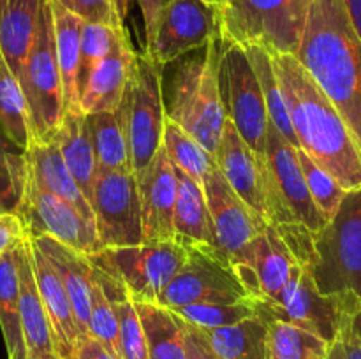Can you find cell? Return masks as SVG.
<instances>
[{
  "instance_id": "obj_1",
  "label": "cell",
  "mask_w": 361,
  "mask_h": 359,
  "mask_svg": "<svg viewBox=\"0 0 361 359\" xmlns=\"http://www.w3.org/2000/svg\"><path fill=\"white\" fill-rule=\"evenodd\" d=\"M300 148L345 190L361 187V148L334 102L291 53H270Z\"/></svg>"
},
{
  "instance_id": "obj_2",
  "label": "cell",
  "mask_w": 361,
  "mask_h": 359,
  "mask_svg": "<svg viewBox=\"0 0 361 359\" xmlns=\"http://www.w3.org/2000/svg\"><path fill=\"white\" fill-rule=\"evenodd\" d=\"M296 60L342 115L361 148V42L344 0H312Z\"/></svg>"
},
{
  "instance_id": "obj_3",
  "label": "cell",
  "mask_w": 361,
  "mask_h": 359,
  "mask_svg": "<svg viewBox=\"0 0 361 359\" xmlns=\"http://www.w3.org/2000/svg\"><path fill=\"white\" fill-rule=\"evenodd\" d=\"M222 51L219 32L207 46L173 60L168 84H162L166 118L175 122L215 157L226 116L219 95L217 69Z\"/></svg>"
},
{
  "instance_id": "obj_4",
  "label": "cell",
  "mask_w": 361,
  "mask_h": 359,
  "mask_svg": "<svg viewBox=\"0 0 361 359\" xmlns=\"http://www.w3.org/2000/svg\"><path fill=\"white\" fill-rule=\"evenodd\" d=\"M309 267L321 294L361 299V187L348 190L334 218L314 234Z\"/></svg>"
},
{
  "instance_id": "obj_5",
  "label": "cell",
  "mask_w": 361,
  "mask_h": 359,
  "mask_svg": "<svg viewBox=\"0 0 361 359\" xmlns=\"http://www.w3.org/2000/svg\"><path fill=\"white\" fill-rule=\"evenodd\" d=\"M312 0H228L217 6L224 41L295 55Z\"/></svg>"
},
{
  "instance_id": "obj_6",
  "label": "cell",
  "mask_w": 361,
  "mask_h": 359,
  "mask_svg": "<svg viewBox=\"0 0 361 359\" xmlns=\"http://www.w3.org/2000/svg\"><path fill=\"white\" fill-rule=\"evenodd\" d=\"M18 81L27 102L30 141H51L63 118L62 80L55 51L51 0H42L34 41Z\"/></svg>"
},
{
  "instance_id": "obj_7",
  "label": "cell",
  "mask_w": 361,
  "mask_h": 359,
  "mask_svg": "<svg viewBox=\"0 0 361 359\" xmlns=\"http://www.w3.org/2000/svg\"><path fill=\"white\" fill-rule=\"evenodd\" d=\"M129 144L130 171L141 175L162 144L166 111L162 65L147 51L136 55L118 108Z\"/></svg>"
},
{
  "instance_id": "obj_8",
  "label": "cell",
  "mask_w": 361,
  "mask_h": 359,
  "mask_svg": "<svg viewBox=\"0 0 361 359\" xmlns=\"http://www.w3.org/2000/svg\"><path fill=\"white\" fill-rule=\"evenodd\" d=\"M185 257V246L173 239L101 248L88 259L97 270L118 280L134 303H157L166 285L183 266Z\"/></svg>"
},
{
  "instance_id": "obj_9",
  "label": "cell",
  "mask_w": 361,
  "mask_h": 359,
  "mask_svg": "<svg viewBox=\"0 0 361 359\" xmlns=\"http://www.w3.org/2000/svg\"><path fill=\"white\" fill-rule=\"evenodd\" d=\"M219 95L226 120L250 146L261 162H267L268 111L254 67L243 46L222 39L217 69Z\"/></svg>"
},
{
  "instance_id": "obj_10",
  "label": "cell",
  "mask_w": 361,
  "mask_h": 359,
  "mask_svg": "<svg viewBox=\"0 0 361 359\" xmlns=\"http://www.w3.org/2000/svg\"><path fill=\"white\" fill-rule=\"evenodd\" d=\"M256 315L264 322L282 320L303 327L330 344L341 322L344 296L321 294L312 273L303 264H296L275 301L252 299Z\"/></svg>"
},
{
  "instance_id": "obj_11",
  "label": "cell",
  "mask_w": 361,
  "mask_h": 359,
  "mask_svg": "<svg viewBox=\"0 0 361 359\" xmlns=\"http://www.w3.org/2000/svg\"><path fill=\"white\" fill-rule=\"evenodd\" d=\"M16 215L23 222L28 238L48 236L85 256L102 248L94 222L87 220L73 204L42 189L28 171Z\"/></svg>"
},
{
  "instance_id": "obj_12",
  "label": "cell",
  "mask_w": 361,
  "mask_h": 359,
  "mask_svg": "<svg viewBox=\"0 0 361 359\" xmlns=\"http://www.w3.org/2000/svg\"><path fill=\"white\" fill-rule=\"evenodd\" d=\"M185 248V263L161 292L157 305L178 310L190 303L240 301L249 298L231 266L217 250L204 246Z\"/></svg>"
},
{
  "instance_id": "obj_13",
  "label": "cell",
  "mask_w": 361,
  "mask_h": 359,
  "mask_svg": "<svg viewBox=\"0 0 361 359\" xmlns=\"http://www.w3.org/2000/svg\"><path fill=\"white\" fill-rule=\"evenodd\" d=\"M90 204L102 248L143 243L140 194L133 172L99 171Z\"/></svg>"
},
{
  "instance_id": "obj_14",
  "label": "cell",
  "mask_w": 361,
  "mask_h": 359,
  "mask_svg": "<svg viewBox=\"0 0 361 359\" xmlns=\"http://www.w3.org/2000/svg\"><path fill=\"white\" fill-rule=\"evenodd\" d=\"M221 32L219 9L204 0H168L157 32L145 51L162 67L207 46Z\"/></svg>"
},
{
  "instance_id": "obj_15",
  "label": "cell",
  "mask_w": 361,
  "mask_h": 359,
  "mask_svg": "<svg viewBox=\"0 0 361 359\" xmlns=\"http://www.w3.org/2000/svg\"><path fill=\"white\" fill-rule=\"evenodd\" d=\"M298 260L270 225L229 259V266L247 296L259 301L279 298Z\"/></svg>"
},
{
  "instance_id": "obj_16",
  "label": "cell",
  "mask_w": 361,
  "mask_h": 359,
  "mask_svg": "<svg viewBox=\"0 0 361 359\" xmlns=\"http://www.w3.org/2000/svg\"><path fill=\"white\" fill-rule=\"evenodd\" d=\"M203 192L212 218L215 250L229 264L238 250L267 229V222L240 199L219 168L207 176Z\"/></svg>"
},
{
  "instance_id": "obj_17",
  "label": "cell",
  "mask_w": 361,
  "mask_h": 359,
  "mask_svg": "<svg viewBox=\"0 0 361 359\" xmlns=\"http://www.w3.org/2000/svg\"><path fill=\"white\" fill-rule=\"evenodd\" d=\"M298 148L293 146L271 123L267 130V168L274 178L282 201L296 220L305 225L312 234H317L326 225V218L317 210L309 187L305 183L302 165L298 160Z\"/></svg>"
},
{
  "instance_id": "obj_18",
  "label": "cell",
  "mask_w": 361,
  "mask_h": 359,
  "mask_svg": "<svg viewBox=\"0 0 361 359\" xmlns=\"http://www.w3.org/2000/svg\"><path fill=\"white\" fill-rule=\"evenodd\" d=\"M136 182L137 194H140L143 241H173L176 172L162 144L145 171L136 176Z\"/></svg>"
},
{
  "instance_id": "obj_19",
  "label": "cell",
  "mask_w": 361,
  "mask_h": 359,
  "mask_svg": "<svg viewBox=\"0 0 361 359\" xmlns=\"http://www.w3.org/2000/svg\"><path fill=\"white\" fill-rule=\"evenodd\" d=\"M215 162L226 182L238 194L240 199L264 220V210H267L264 192L270 175L267 162H261L256 157V153L250 150L249 144L240 137L233 123H229L228 120L222 130L221 143L215 151Z\"/></svg>"
},
{
  "instance_id": "obj_20",
  "label": "cell",
  "mask_w": 361,
  "mask_h": 359,
  "mask_svg": "<svg viewBox=\"0 0 361 359\" xmlns=\"http://www.w3.org/2000/svg\"><path fill=\"white\" fill-rule=\"evenodd\" d=\"M30 263L39 298H41L46 315H48L49 324H51L56 355H59V359H76L74 354H76V344L80 340V333H78L69 294H67L55 267L48 263V259L42 256L41 250L32 241Z\"/></svg>"
},
{
  "instance_id": "obj_21",
  "label": "cell",
  "mask_w": 361,
  "mask_h": 359,
  "mask_svg": "<svg viewBox=\"0 0 361 359\" xmlns=\"http://www.w3.org/2000/svg\"><path fill=\"white\" fill-rule=\"evenodd\" d=\"M136 55L127 30H122L111 51L95 65L81 90L80 106L85 115L115 111L118 108Z\"/></svg>"
},
{
  "instance_id": "obj_22",
  "label": "cell",
  "mask_w": 361,
  "mask_h": 359,
  "mask_svg": "<svg viewBox=\"0 0 361 359\" xmlns=\"http://www.w3.org/2000/svg\"><path fill=\"white\" fill-rule=\"evenodd\" d=\"M30 241L41 250L42 256L59 273L60 280L69 294L71 305H73L80 338L87 336L92 287H94V266H92L90 259L85 253L78 252L56 239L48 238V236L30 238Z\"/></svg>"
},
{
  "instance_id": "obj_23",
  "label": "cell",
  "mask_w": 361,
  "mask_h": 359,
  "mask_svg": "<svg viewBox=\"0 0 361 359\" xmlns=\"http://www.w3.org/2000/svg\"><path fill=\"white\" fill-rule=\"evenodd\" d=\"M20 278V315L27 359H59L53 344V331L44 312L30 263V239L16 250Z\"/></svg>"
},
{
  "instance_id": "obj_24",
  "label": "cell",
  "mask_w": 361,
  "mask_h": 359,
  "mask_svg": "<svg viewBox=\"0 0 361 359\" xmlns=\"http://www.w3.org/2000/svg\"><path fill=\"white\" fill-rule=\"evenodd\" d=\"M25 160H27V171L42 189L55 194L60 199L73 204L87 220L94 222V210L87 197L83 196L78 183L74 182L73 175L63 162L62 153L55 139L46 143H35L30 141L25 150Z\"/></svg>"
},
{
  "instance_id": "obj_25",
  "label": "cell",
  "mask_w": 361,
  "mask_h": 359,
  "mask_svg": "<svg viewBox=\"0 0 361 359\" xmlns=\"http://www.w3.org/2000/svg\"><path fill=\"white\" fill-rule=\"evenodd\" d=\"M175 172L176 201L175 213H173L175 241L183 246L215 248L214 229H212V218L208 213L203 187L178 168H175Z\"/></svg>"
},
{
  "instance_id": "obj_26",
  "label": "cell",
  "mask_w": 361,
  "mask_h": 359,
  "mask_svg": "<svg viewBox=\"0 0 361 359\" xmlns=\"http://www.w3.org/2000/svg\"><path fill=\"white\" fill-rule=\"evenodd\" d=\"M53 139L59 144L60 153H62L63 162H66L67 169L73 175L74 182L78 183L88 203H92L94 183L95 178H97L99 168L85 113H63L62 123H60Z\"/></svg>"
},
{
  "instance_id": "obj_27",
  "label": "cell",
  "mask_w": 361,
  "mask_h": 359,
  "mask_svg": "<svg viewBox=\"0 0 361 359\" xmlns=\"http://www.w3.org/2000/svg\"><path fill=\"white\" fill-rule=\"evenodd\" d=\"M41 6L42 0H0V53L16 77L34 41Z\"/></svg>"
},
{
  "instance_id": "obj_28",
  "label": "cell",
  "mask_w": 361,
  "mask_h": 359,
  "mask_svg": "<svg viewBox=\"0 0 361 359\" xmlns=\"http://www.w3.org/2000/svg\"><path fill=\"white\" fill-rule=\"evenodd\" d=\"M53 30H55V51L62 80L63 113L81 111L78 70H80V46L83 20L63 9L51 0Z\"/></svg>"
},
{
  "instance_id": "obj_29",
  "label": "cell",
  "mask_w": 361,
  "mask_h": 359,
  "mask_svg": "<svg viewBox=\"0 0 361 359\" xmlns=\"http://www.w3.org/2000/svg\"><path fill=\"white\" fill-rule=\"evenodd\" d=\"M94 266V264H92ZM94 278L111 303L118 322V345L122 359H148L147 336L140 313L129 292L118 280L94 266Z\"/></svg>"
},
{
  "instance_id": "obj_30",
  "label": "cell",
  "mask_w": 361,
  "mask_h": 359,
  "mask_svg": "<svg viewBox=\"0 0 361 359\" xmlns=\"http://www.w3.org/2000/svg\"><path fill=\"white\" fill-rule=\"evenodd\" d=\"M203 333L219 359H268V324L261 317Z\"/></svg>"
},
{
  "instance_id": "obj_31",
  "label": "cell",
  "mask_w": 361,
  "mask_h": 359,
  "mask_svg": "<svg viewBox=\"0 0 361 359\" xmlns=\"http://www.w3.org/2000/svg\"><path fill=\"white\" fill-rule=\"evenodd\" d=\"M147 336L148 359H187L182 320L157 303H134Z\"/></svg>"
},
{
  "instance_id": "obj_32",
  "label": "cell",
  "mask_w": 361,
  "mask_h": 359,
  "mask_svg": "<svg viewBox=\"0 0 361 359\" xmlns=\"http://www.w3.org/2000/svg\"><path fill=\"white\" fill-rule=\"evenodd\" d=\"M85 116L99 171H130L129 144L118 109Z\"/></svg>"
},
{
  "instance_id": "obj_33",
  "label": "cell",
  "mask_w": 361,
  "mask_h": 359,
  "mask_svg": "<svg viewBox=\"0 0 361 359\" xmlns=\"http://www.w3.org/2000/svg\"><path fill=\"white\" fill-rule=\"evenodd\" d=\"M16 250L0 257V329L9 359H27L23 334H21Z\"/></svg>"
},
{
  "instance_id": "obj_34",
  "label": "cell",
  "mask_w": 361,
  "mask_h": 359,
  "mask_svg": "<svg viewBox=\"0 0 361 359\" xmlns=\"http://www.w3.org/2000/svg\"><path fill=\"white\" fill-rule=\"evenodd\" d=\"M249 56L250 63L254 67V73H256L257 81H259L261 92H263L264 104H267L268 111V120H270L271 125L289 141L295 148H300L298 139H296V134L293 130L291 120H289L288 108H286L284 95H282L281 84H279L277 76H275L274 63H271V55L268 49H264L263 46L257 44H249L243 46Z\"/></svg>"
},
{
  "instance_id": "obj_35",
  "label": "cell",
  "mask_w": 361,
  "mask_h": 359,
  "mask_svg": "<svg viewBox=\"0 0 361 359\" xmlns=\"http://www.w3.org/2000/svg\"><path fill=\"white\" fill-rule=\"evenodd\" d=\"M162 148L171 164L189 175L201 187L207 176L217 168L214 155L169 118H166L164 122Z\"/></svg>"
},
{
  "instance_id": "obj_36",
  "label": "cell",
  "mask_w": 361,
  "mask_h": 359,
  "mask_svg": "<svg viewBox=\"0 0 361 359\" xmlns=\"http://www.w3.org/2000/svg\"><path fill=\"white\" fill-rule=\"evenodd\" d=\"M0 127L11 141L21 150L30 143L28 111L20 81L0 53Z\"/></svg>"
},
{
  "instance_id": "obj_37",
  "label": "cell",
  "mask_w": 361,
  "mask_h": 359,
  "mask_svg": "<svg viewBox=\"0 0 361 359\" xmlns=\"http://www.w3.org/2000/svg\"><path fill=\"white\" fill-rule=\"evenodd\" d=\"M268 324V359H324L328 341L282 320Z\"/></svg>"
},
{
  "instance_id": "obj_38",
  "label": "cell",
  "mask_w": 361,
  "mask_h": 359,
  "mask_svg": "<svg viewBox=\"0 0 361 359\" xmlns=\"http://www.w3.org/2000/svg\"><path fill=\"white\" fill-rule=\"evenodd\" d=\"M180 319L200 329H215V327L235 326L242 320L256 315L254 301L250 298L240 301H203L190 303L178 310H171Z\"/></svg>"
},
{
  "instance_id": "obj_39",
  "label": "cell",
  "mask_w": 361,
  "mask_h": 359,
  "mask_svg": "<svg viewBox=\"0 0 361 359\" xmlns=\"http://www.w3.org/2000/svg\"><path fill=\"white\" fill-rule=\"evenodd\" d=\"M27 160L0 127V213H16L23 192Z\"/></svg>"
},
{
  "instance_id": "obj_40",
  "label": "cell",
  "mask_w": 361,
  "mask_h": 359,
  "mask_svg": "<svg viewBox=\"0 0 361 359\" xmlns=\"http://www.w3.org/2000/svg\"><path fill=\"white\" fill-rule=\"evenodd\" d=\"M296 151H298V160L300 165H302L303 176H305L307 187H309L310 197L316 203L317 210L323 213V217L330 220L337 213L348 190L330 172L324 171L321 165H317L302 148H298Z\"/></svg>"
},
{
  "instance_id": "obj_41",
  "label": "cell",
  "mask_w": 361,
  "mask_h": 359,
  "mask_svg": "<svg viewBox=\"0 0 361 359\" xmlns=\"http://www.w3.org/2000/svg\"><path fill=\"white\" fill-rule=\"evenodd\" d=\"M123 28H113L108 25L99 23H85L81 27V46H80V70H78V87H80V95L87 83L88 76L95 69L99 62L115 46L116 37Z\"/></svg>"
},
{
  "instance_id": "obj_42",
  "label": "cell",
  "mask_w": 361,
  "mask_h": 359,
  "mask_svg": "<svg viewBox=\"0 0 361 359\" xmlns=\"http://www.w3.org/2000/svg\"><path fill=\"white\" fill-rule=\"evenodd\" d=\"M324 359H361V299L356 296H344L337 334Z\"/></svg>"
},
{
  "instance_id": "obj_43",
  "label": "cell",
  "mask_w": 361,
  "mask_h": 359,
  "mask_svg": "<svg viewBox=\"0 0 361 359\" xmlns=\"http://www.w3.org/2000/svg\"><path fill=\"white\" fill-rule=\"evenodd\" d=\"M88 334L101 341L116 359H122L118 345V322H116L115 310L106 298L102 289L94 278L90 298V317H88Z\"/></svg>"
},
{
  "instance_id": "obj_44",
  "label": "cell",
  "mask_w": 361,
  "mask_h": 359,
  "mask_svg": "<svg viewBox=\"0 0 361 359\" xmlns=\"http://www.w3.org/2000/svg\"><path fill=\"white\" fill-rule=\"evenodd\" d=\"M56 4L76 14L85 23L108 25L113 28H123L126 21L120 18L113 0H55Z\"/></svg>"
},
{
  "instance_id": "obj_45",
  "label": "cell",
  "mask_w": 361,
  "mask_h": 359,
  "mask_svg": "<svg viewBox=\"0 0 361 359\" xmlns=\"http://www.w3.org/2000/svg\"><path fill=\"white\" fill-rule=\"evenodd\" d=\"M27 239L23 222L16 213H0V257L16 250Z\"/></svg>"
},
{
  "instance_id": "obj_46",
  "label": "cell",
  "mask_w": 361,
  "mask_h": 359,
  "mask_svg": "<svg viewBox=\"0 0 361 359\" xmlns=\"http://www.w3.org/2000/svg\"><path fill=\"white\" fill-rule=\"evenodd\" d=\"M182 320L183 338H185V348H187V359H219L215 352L212 351L210 344H208L207 336H204L203 329L192 326V324Z\"/></svg>"
},
{
  "instance_id": "obj_47",
  "label": "cell",
  "mask_w": 361,
  "mask_h": 359,
  "mask_svg": "<svg viewBox=\"0 0 361 359\" xmlns=\"http://www.w3.org/2000/svg\"><path fill=\"white\" fill-rule=\"evenodd\" d=\"M168 0H137L141 9V16H143V27H145V49L152 44L157 32L159 20L164 11V6Z\"/></svg>"
},
{
  "instance_id": "obj_48",
  "label": "cell",
  "mask_w": 361,
  "mask_h": 359,
  "mask_svg": "<svg viewBox=\"0 0 361 359\" xmlns=\"http://www.w3.org/2000/svg\"><path fill=\"white\" fill-rule=\"evenodd\" d=\"M76 359H116L101 341L87 334L81 336L76 344Z\"/></svg>"
},
{
  "instance_id": "obj_49",
  "label": "cell",
  "mask_w": 361,
  "mask_h": 359,
  "mask_svg": "<svg viewBox=\"0 0 361 359\" xmlns=\"http://www.w3.org/2000/svg\"><path fill=\"white\" fill-rule=\"evenodd\" d=\"M344 4L349 13V18H351L353 27H355L356 35H358L361 42V0H344Z\"/></svg>"
},
{
  "instance_id": "obj_50",
  "label": "cell",
  "mask_w": 361,
  "mask_h": 359,
  "mask_svg": "<svg viewBox=\"0 0 361 359\" xmlns=\"http://www.w3.org/2000/svg\"><path fill=\"white\" fill-rule=\"evenodd\" d=\"M113 4H115L116 11H118L120 18H122V20L126 21V16H127V11H129L130 0H113Z\"/></svg>"
},
{
  "instance_id": "obj_51",
  "label": "cell",
  "mask_w": 361,
  "mask_h": 359,
  "mask_svg": "<svg viewBox=\"0 0 361 359\" xmlns=\"http://www.w3.org/2000/svg\"><path fill=\"white\" fill-rule=\"evenodd\" d=\"M222 2V0H215V4H217V6H219V4H221Z\"/></svg>"
},
{
  "instance_id": "obj_52",
  "label": "cell",
  "mask_w": 361,
  "mask_h": 359,
  "mask_svg": "<svg viewBox=\"0 0 361 359\" xmlns=\"http://www.w3.org/2000/svg\"><path fill=\"white\" fill-rule=\"evenodd\" d=\"M224 2H228V0H222V2H221V4H224ZM221 4H219V6H221Z\"/></svg>"
}]
</instances>
